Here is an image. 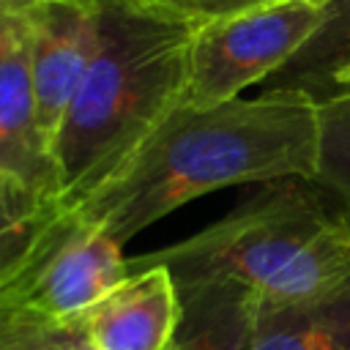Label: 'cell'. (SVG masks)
<instances>
[{"label": "cell", "mask_w": 350, "mask_h": 350, "mask_svg": "<svg viewBox=\"0 0 350 350\" xmlns=\"http://www.w3.org/2000/svg\"><path fill=\"white\" fill-rule=\"evenodd\" d=\"M320 104L301 90H262L211 107L178 104L74 213L120 246L202 194L276 180H314Z\"/></svg>", "instance_id": "cell-1"}, {"label": "cell", "mask_w": 350, "mask_h": 350, "mask_svg": "<svg viewBox=\"0 0 350 350\" xmlns=\"http://www.w3.org/2000/svg\"><path fill=\"white\" fill-rule=\"evenodd\" d=\"M191 33L137 0L98 3V49L52 142L66 211L90 197L183 101Z\"/></svg>", "instance_id": "cell-2"}, {"label": "cell", "mask_w": 350, "mask_h": 350, "mask_svg": "<svg viewBox=\"0 0 350 350\" xmlns=\"http://www.w3.org/2000/svg\"><path fill=\"white\" fill-rule=\"evenodd\" d=\"M139 260L164 262L178 290L227 282L262 306L304 304L350 284V213L314 180H276L197 235Z\"/></svg>", "instance_id": "cell-3"}, {"label": "cell", "mask_w": 350, "mask_h": 350, "mask_svg": "<svg viewBox=\"0 0 350 350\" xmlns=\"http://www.w3.org/2000/svg\"><path fill=\"white\" fill-rule=\"evenodd\" d=\"M328 0H290L194 27L180 104L211 107L268 82L317 30Z\"/></svg>", "instance_id": "cell-4"}, {"label": "cell", "mask_w": 350, "mask_h": 350, "mask_svg": "<svg viewBox=\"0 0 350 350\" xmlns=\"http://www.w3.org/2000/svg\"><path fill=\"white\" fill-rule=\"evenodd\" d=\"M131 273L123 246L74 211H60L27 262L0 284V301L77 323Z\"/></svg>", "instance_id": "cell-5"}, {"label": "cell", "mask_w": 350, "mask_h": 350, "mask_svg": "<svg viewBox=\"0 0 350 350\" xmlns=\"http://www.w3.org/2000/svg\"><path fill=\"white\" fill-rule=\"evenodd\" d=\"M27 46L38 126L52 150L55 134L98 49V3L33 0L27 8Z\"/></svg>", "instance_id": "cell-6"}, {"label": "cell", "mask_w": 350, "mask_h": 350, "mask_svg": "<svg viewBox=\"0 0 350 350\" xmlns=\"http://www.w3.org/2000/svg\"><path fill=\"white\" fill-rule=\"evenodd\" d=\"M131 273L79 320L93 350H167L180 323V290L164 262L129 260Z\"/></svg>", "instance_id": "cell-7"}, {"label": "cell", "mask_w": 350, "mask_h": 350, "mask_svg": "<svg viewBox=\"0 0 350 350\" xmlns=\"http://www.w3.org/2000/svg\"><path fill=\"white\" fill-rule=\"evenodd\" d=\"M0 175L60 205L57 170L36 112L27 38L0 60Z\"/></svg>", "instance_id": "cell-8"}, {"label": "cell", "mask_w": 350, "mask_h": 350, "mask_svg": "<svg viewBox=\"0 0 350 350\" xmlns=\"http://www.w3.org/2000/svg\"><path fill=\"white\" fill-rule=\"evenodd\" d=\"M180 323L167 350H249L260 301L227 282L180 290Z\"/></svg>", "instance_id": "cell-9"}, {"label": "cell", "mask_w": 350, "mask_h": 350, "mask_svg": "<svg viewBox=\"0 0 350 350\" xmlns=\"http://www.w3.org/2000/svg\"><path fill=\"white\" fill-rule=\"evenodd\" d=\"M249 350H350V284L304 304H260Z\"/></svg>", "instance_id": "cell-10"}, {"label": "cell", "mask_w": 350, "mask_h": 350, "mask_svg": "<svg viewBox=\"0 0 350 350\" xmlns=\"http://www.w3.org/2000/svg\"><path fill=\"white\" fill-rule=\"evenodd\" d=\"M350 68V0H328L309 41L265 82V90H301L325 104L339 74Z\"/></svg>", "instance_id": "cell-11"}, {"label": "cell", "mask_w": 350, "mask_h": 350, "mask_svg": "<svg viewBox=\"0 0 350 350\" xmlns=\"http://www.w3.org/2000/svg\"><path fill=\"white\" fill-rule=\"evenodd\" d=\"M66 211L0 175V284H5L33 254L52 219Z\"/></svg>", "instance_id": "cell-12"}, {"label": "cell", "mask_w": 350, "mask_h": 350, "mask_svg": "<svg viewBox=\"0 0 350 350\" xmlns=\"http://www.w3.org/2000/svg\"><path fill=\"white\" fill-rule=\"evenodd\" d=\"M314 183L350 213V96L320 104V161Z\"/></svg>", "instance_id": "cell-13"}, {"label": "cell", "mask_w": 350, "mask_h": 350, "mask_svg": "<svg viewBox=\"0 0 350 350\" xmlns=\"http://www.w3.org/2000/svg\"><path fill=\"white\" fill-rule=\"evenodd\" d=\"M82 325L60 323L0 301V350H82Z\"/></svg>", "instance_id": "cell-14"}, {"label": "cell", "mask_w": 350, "mask_h": 350, "mask_svg": "<svg viewBox=\"0 0 350 350\" xmlns=\"http://www.w3.org/2000/svg\"><path fill=\"white\" fill-rule=\"evenodd\" d=\"M137 3L175 22H183L189 27H202L208 22H219L235 14H246V11H257V8H268L290 0H137Z\"/></svg>", "instance_id": "cell-15"}, {"label": "cell", "mask_w": 350, "mask_h": 350, "mask_svg": "<svg viewBox=\"0 0 350 350\" xmlns=\"http://www.w3.org/2000/svg\"><path fill=\"white\" fill-rule=\"evenodd\" d=\"M27 8L25 5H0V60H5L27 38Z\"/></svg>", "instance_id": "cell-16"}, {"label": "cell", "mask_w": 350, "mask_h": 350, "mask_svg": "<svg viewBox=\"0 0 350 350\" xmlns=\"http://www.w3.org/2000/svg\"><path fill=\"white\" fill-rule=\"evenodd\" d=\"M347 96H350V68H347L345 74H339V79L334 82L328 101H331V98H347Z\"/></svg>", "instance_id": "cell-17"}, {"label": "cell", "mask_w": 350, "mask_h": 350, "mask_svg": "<svg viewBox=\"0 0 350 350\" xmlns=\"http://www.w3.org/2000/svg\"><path fill=\"white\" fill-rule=\"evenodd\" d=\"M25 3H33V0H0V5H25Z\"/></svg>", "instance_id": "cell-18"}, {"label": "cell", "mask_w": 350, "mask_h": 350, "mask_svg": "<svg viewBox=\"0 0 350 350\" xmlns=\"http://www.w3.org/2000/svg\"><path fill=\"white\" fill-rule=\"evenodd\" d=\"M82 350H93V347H90V345H88V342H85V345H82Z\"/></svg>", "instance_id": "cell-19"}, {"label": "cell", "mask_w": 350, "mask_h": 350, "mask_svg": "<svg viewBox=\"0 0 350 350\" xmlns=\"http://www.w3.org/2000/svg\"><path fill=\"white\" fill-rule=\"evenodd\" d=\"M93 3H101V0H93Z\"/></svg>", "instance_id": "cell-20"}]
</instances>
